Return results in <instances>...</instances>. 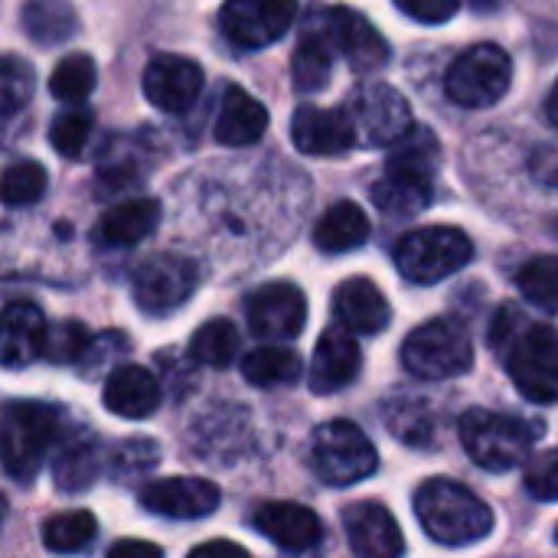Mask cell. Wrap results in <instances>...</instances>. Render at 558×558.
<instances>
[{"label": "cell", "mask_w": 558, "mask_h": 558, "mask_svg": "<svg viewBox=\"0 0 558 558\" xmlns=\"http://www.w3.org/2000/svg\"><path fill=\"white\" fill-rule=\"evenodd\" d=\"M490 347L507 363L513 386L523 399L558 402V330L533 324L520 307H500L490 324Z\"/></svg>", "instance_id": "cell-1"}, {"label": "cell", "mask_w": 558, "mask_h": 558, "mask_svg": "<svg viewBox=\"0 0 558 558\" xmlns=\"http://www.w3.org/2000/svg\"><path fill=\"white\" fill-rule=\"evenodd\" d=\"M415 517L422 530L428 533V539L451 546V549L481 543L494 530L490 507L464 484L445 481V477L425 481L415 490Z\"/></svg>", "instance_id": "cell-2"}, {"label": "cell", "mask_w": 558, "mask_h": 558, "mask_svg": "<svg viewBox=\"0 0 558 558\" xmlns=\"http://www.w3.org/2000/svg\"><path fill=\"white\" fill-rule=\"evenodd\" d=\"M458 428H461V445L471 454V461L494 474H504L523 464L536 438L543 435L539 422L504 415V412H487V409L464 412Z\"/></svg>", "instance_id": "cell-3"}, {"label": "cell", "mask_w": 558, "mask_h": 558, "mask_svg": "<svg viewBox=\"0 0 558 558\" xmlns=\"http://www.w3.org/2000/svg\"><path fill=\"white\" fill-rule=\"evenodd\" d=\"M62 415L43 402H13L0 418V468L16 484H29L59 438Z\"/></svg>", "instance_id": "cell-4"}, {"label": "cell", "mask_w": 558, "mask_h": 558, "mask_svg": "<svg viewBox=\"0 0 558 558\" xmlns=\"http://www.w3.org/2000/svg\"><path fill=\"white\" fill-rule=\"evenodd\" d=\"M402 363L418 379H454L474 366V340L461 320L438 317L415 327L402 343Z\"/></svg>", "instance_id": "cell-5"}, {"label": "cell", "mask_w": 558, "mask_h": 558, "mask_svg": "<svg viewBox=\"0 0 558 558\" xmlns=\"http://www.w3.org/2000/svg\"><path fill=\"white\" fill-rule=\"evenodd\" d=\"M474 258V242L454 226H425L399 239L396 268L412 284H438Z\"/></svg>", "instance_id": "cell-6"}, {"label": "cell", "mask_w": 558, "mask_h": 558, "mask_svg": "<svg viewBox=\"0 0 558 558\" xmlns=\"http://www.w3.org/2000/svg\"><path fill=\"white\" fill-rule=\"evenodd\" d=\"M311 464H314V474L324 484L353 487V484L376 474L379 454H376L373 441L363 435V428H356L347 418H333V422H327V425H320L314 432Z\"/></svg>", "instance_id": "cell-7"}, {"label": "cell", "mask_w": 558, "mask_h": 558, "mask_svg": "<svg viewBox=\"0 0 558 558\" xmlns=\"http://www.w3.org/2000/svg\"><path fill=\"white\" fill-rule=\"evenodd\" d=\"M513 78V62L497 43H477L464 49L448 75H445V92L451 101L464 108H490L497 105Z\"/></svg>", "instance_id": "cell-8"}, {"label": "cell", "mask_w": 558, "mask_h": 558, "mask_svg": "<svg viewBox=\"0 0 558 558\" xmlns=\"http://www.w3.org/2000/svg\"><path fill=\"white\" fill-rule=\"evenodd\" d=\"M343 111L353 124L356 144L366 147H392L415 128L409 101L386 82L356 85Z\"/></svg>", "instance_id": "cell-9"}, {"label": "cell", "mask_w": 558, "mask_h": 558, "mask_svg": "<svg viewBox=\"0 0 558 558\" xmlns=\"http://www.w3.org/2000/svg\"><path fill=\"white\" fill-rule=\"evenodd\" d=\"M199 284V268L183 255H154L134 271V304L147 317H167L180 311Z\"/></svg>", "instance_id": "cell-10"}, {"label": "cell", "mask_w": 558, "mask_h": 558, "mask_svg": "<svg viewBox=\"0 0 558 558\" xmlns=\"http://www.w3.org/2000/svg\"><path fill=\"white\" fill-rule=\"evenodd\" d=\"M294 13V0H226L219 23L226 39L239 49H262L288 33Z\"/></svg>", "instance_id": "cell-11"}, {"label": "cell", "mask_w": 558, "mask_h": 558, "mask_svg": "<svg viewBox=\"0 0 558 558\" xmlns=\"http://www.w3.org/2000/svg\"><path fill=\"white\" fill-rule=\"evenodd\" d=\"M245 317H248V330L258 340L284 343V340H294L304 330V324H307V298L291 281H271V284H262L248 298Z\"/></svg>", "instance_id": "cell-12"}, {"label": "cell", "mask_w": 558, "mask_h": 558, "mask_svg": "<svg viewBox=\"0 0 558 558\" xmlns=\"http://www.w3.org/2000/svg\"><path fill=\"white\" fill-rule=\"evenodd\" d=\"M320 26L333 46V52H340L356 72L369 75V72H379L386 62H389V43L386 36L360 13V10H350V7H330V10H320Z\"/></svg>", "instance_id": "cell-13"}, {"label": "cell", "mask_w": 558, "mask_h": 558, "mask_svg": "<svg viewBox=\"0 0 558 558\" xmlns=\"http://www.w3.org/2000/svg\"><path fill=\"white\" fill-rule=\"evenodd\" d=\"M203 92V69L177 52H160L144 69V95L163 114H183Z\"/></svg>", "instance_id": "cell-14"}, {"label": "cell", "mask_w": 558, "mask_h": 558, "mask_svg": "<svg viewBox=\"0 0 558 558\" xmlns=\"http://www.w3.org/2000/svg\"><path fill=\"white\" fill-rule=\"evenodd\" d=\"M137 500L147 513H157L167 520H203L216 513L222 494L213 481H203V477H163V481L144 484Z\"/></svg>", "instance_id": "cell-15"}, {"label": "cell", "mask_w": 558, "mask_h": 558, "mask_svg": "<svg viewBox=\"0 0 558 558\" xmlns=\"http://www.w3.org/2000/svg\"><path fill=\"white\" fill-rule=\"evenodd\" d=\"M343 530L350 549L360 558H402L405 553V539L396 517L376 500L350 504L343 510Z\"/></svg>", "instance_id": "cell-16"}, {"label": "cell", "mask_w": 558, "mask_h": 558, "mask_svg": "<svg viewBox=\"0 0 558 558\" xmlns=\"http://www.w3.org/2000/svg\"><path fill=\"white\" fill-rule=\"evenodd\" d=\"M363 369V353L360 343L350 330L343 327H327L314 347V360H311V392L317 396H333L340 389H347Z\"/></svg>", "instance_id": "cell-17"}, {"label": "cell", "mask_w": 558, "mask_h": 558, "mask_svg": "<svg viewBox=\"0 0 558 558\" xmlns=\"http://www.w3.org/2000/svg\"><path fill=\"white\" fill-rule=\"evenodd\" d=\"M291 141L307 157H337L356 144L353 124L343 108H314L304 105L294 111Z\"/></svg>", "instance_id": "cell-18"}, {"label": "cell", "mask_w": 558, "mask_h": 558, "mask_svg": "<svg viewBox=\"0 0 558 558\" xmlns=\"http://www.w3.org/2000/svg\"><path fill=\"white\" fill-rule=\"evenodd\" d=\"M252 526L284 553H307L324 539L320 517L311 507L288 504V500L262 504L252 517Z\"/></svg>", "instance_id": "cell-19"}, {"label": "cell", "mask_w": 558, "mask_h": 558, "mask_svg": "<svg viewBox=\"0 0 558 558\" xmlns=\"http://www.w3.org/2000/svg\"><path fill=\"white\" fill-rule=\"evenodd\" d=\"M46 317L29 301H13L0 311V366L26 369L43 356L46 347Z\"/></svg>", "instance_id": "cell-20"}, {"label": "cell", "mask_w": 558, "mask_h": 558, "mask_svg": "<svg viewBox=\"0 0 558 558\" xmlns=\"http://www.w3.org/2000/svg\"><path fill=\"white\" fill-rule=\"evenodd\" d=\"M333 317H337V327L373 337L389 327L392 307L369 278H347L333 291Z\"/></svg>", "instance_id": "cell-21"}, {"label": "cell", "mask_w": 558, "mask_h": 558, "mask_svg": "<svg viewBox=\"0 0 558 558\" xmlns=\"http://www.w3.org/2000/svg\"><path fill=\"white\" fill-rule=\"evenodd\" d=\"M101 402L118 418H150L160 405V379L144 366H118L105 379Z\"/></svg>", "instance_id": "cell-22"}, {"label": "cell", "mask_w": 558, "mask_h": 558, "mask_svg": "<svg viewBox=\"0 0 558 558\" xmlns=\"http://www.w3.org/2000/svg\"><path fill=\"white\" fill-rule=\"evenodd\" d=\"M268 131V111L258 98H252L245 88L229 85L222 92V105L216 114V141L226 147H248L255 141H262V134Z\"/></svg>", "instance_id": "cell-23"}, {"label": "cell", "mask_w": 558, "mask_h": 558, "mask_svg": "<svg viewBox=\"0 0 558 558\" xmlns=\"http://www.w3.org/2000/svg\"><path fill=\"white\" fill-rule=\"evenodd\" d=\"M160 222V203L157 199H124L118 206H111L101 219H98V242L111 245V248H128L144 242Z\"/></svg>", "instance_id": "cell-24"}, {"label": "cell", "mask_w": 558, "mask_h": 558, "mask_svg": "<svg viewBox=\"0 0 558 558\" xmlns=\"http://www.w3.org/2000/svg\"><path fill=\"white\" fill-rule=\"evenodd\" d=\"M441 167V141L432 128H412L399 144H392V154L386 160V173L409 177L422 183H435V173Z\"/></svg>", "instance_id": "cell-25"}, {"label": "cell", "mask_w": 558, "mask_h": 558, "mask_svg": "<svg viewBox=\"0 0 558 558\" xmlns=\"http://www.w3.org/2000/svg\"><path fill=\"white\" fill-rule=\"evenodd\" d=\"M366 239H369V219L350 199L333 203L314 226V245L327 255L353 252V248L366 245Z\"/></svg>", "instance_id": "cell-26"}, {"label": "cell", "mask_w": 558, "mask_h": 558, "mask_svg": "<svg viewBox=\"0 0 558 558\" xmlns=\"http://www.w3.org/2000/svg\"><path fill=\"white\" fill-rule=\"evenodd\" d=\"M330 69H333V46L320 26V16L311 20V26L304 29L294 59H291V75H294V88L304 95L320 92L330 82Z\"/></svg>", "instance_id": "cell-27"}, {"label": "cell", "mask_w": 558, "mask_h": 558, "mask_svg": "<svg viewBox=\"0 0 558 558\" xmlns=\"http://www.w3.org/2000/svg\"><path fill=\"white\" fill-rule=\"evenodd\" d=\"M383 422L409 448H432L435 438H438L435 412H432L428 399H422V396H392V399H386Z\"/></svg>", "instance_id": "cell-28"}, {"label": "cell", "mask_w": 558, "mask_h": 558, "mask_svg": "<svg viewBox=\"0 0 558 558\" xmlns=\"http://www.w3.org/2000/svg\"><path fill=\"white\" fill-rule=\"evenodd\" d=\"M23 29L39 46H59L75 36L78 13L69 0H26L23 3Z\"/></svg>", "instance_id": "cell-29"}, {"label": "cell", "mask_w": 558, "mask_h": 558, "mask_svg": "<svg viewBox=\"0 0 558 558\" xmlns=\"http://www.w3.org/2000/svg\"><path fill=\"white\" fill-rule=\"evenodd\" d=\"M101 474V448L92 438L69 441L56 461H52V481L62 494H82L88 490Z\"/></svg>", "instance_id": "cell-30"}, {"label": "cell", "mask_w": 558, "mask_h": 558, "mask_svg": "<svg viewBox=\"0 0 558 558\" xmlns=\"http://www.w3.org/2000/svg\"><path fill=\"white\" fill-rule=\"evenodd\" d=\"M242 376L245 383L258 389H278V386H294L301 379V356L288 347H258L242 356Z\"/></svg>", "instance_id": "cell-31"}, {"label": "cell", "mask_w": 558, "mask_h": 558, "mask_svg": "<svg viewBox=\"0 0 558 558\" xmlns=\"http://www.w3.org/2000/svg\"><path fill=\"white\" fill-rule=\"evenodd\" d=\"M190 356L209 369H229L239 356V330L226 317H213L190 337Z\"/></svg>", "instance_id": "cell-32"}, {"label": "cell", "mask_w": 558, "mask_h": 558, "mask_svg": "<svg viewBox=\"0 0 558 558\" xmlns=\"http://www.w3.org/2000/svg\"><path fill=\"white\" fill-rule=\"evenodd\" d=\"M432 196H435V183L392 177V173H386L373 186V203L389 216H418L422 209H428Z\"/></svg>", "instance_id": "cell-33"}, {"label": "cell", "mask_w": 558, "mask_h": 558, "mask_svg": "<svg viewBox=\"0 0 558 558\" xmlns=\"http://www.w3.org/2000/svg\"><path fill=\"white\" fill-rule=\"evenodd\" d=\"M98 533V523L88 510H69L43 523V546L56 556L82 553Z\"/></svg>", "instance_id": "cell-34"}, {"label": "cell", "mask_w": 558, "mask_h": 558, "mask_svg": "<svg viewBox=\"0 0 558 558\" xmlns=\"http://www.w3.org/2000/svg\"><path fill=\"white\" fill-rule=\"evenodd\" d=\"M520 294L546 314L558 311V255H536L517 271Z\"/></svg>", "instance_id": "cell-35"}, {"label": "cell", "mask_w": 558, "mask_h": 558, "mask_svg": "<svg viewBox=\"0 0 558 558\" xmlns=\"http://www.w3.org/2000/svg\"><path fill=\"white\" fill-rule=\"evenodd\" d=\"M46 167L36 163V160H16L10 163L3 173H0V203L10 206V209H20V206H33L43 199L46 193Z\"/></svg>", "instance_id": "cell-36"}, {"label": "cell", "mask_w": 558, "mask_h": 558, "mask_svg": "<svg viewBox=\"0 0 558 558\" xmlns=\"http://www.w3.org/2000/svg\"><path fill=\"white\" fill-rule=\"evenodd\" d=\"M95 85H98V69H95V59L85 52L65 56L49 75V92L59 101H85L95 92Z\"/></svg>", "instance_id": "cell-37"}, {"label": "cell", "mask_w": 558, "mask_h": 558, "mask_svg": "<svg viewBox=\"0 0 558 558\" xmlns=\"http://www.w3.org/2000/svg\"><path fill=\"white\" fill-rule=\"evenodd\" d=\"M33 65L20 56H0V118L16 114L33 98Z\"/></svg>", "instance_id": "cell-38"}, {"label": "cell", "mask_w": 558, "mask_h": 558, "mask_svg": "<svg viewBox=\"0 0 558 558\" xmlns=\"http://www.w3.org/2000/svg\"><path fill=\"white\" fill-rule=\"evenodd\" d=\"M88 137H92V114H88L85 108L62 111V114H56L52 124H49V144H52L62 157H69V160H75V157L85 150Z\"/></svg>", "instance_id": "cell-39"}, {"label": "cell", "mask_w": 558, "mask_h": 558, "mask_svg": "<svg viewBox=\"0 0 558 558\" xmlns=\"http://www.w3.org/2000/svg\"><path fill=\"white\" fill-rule=\"evenodd\" d=\"M92 337L78 320H59L46 330V347L43 356L52 363H78L88 350Z\"/></svg>", "instance_id": "cell-40"}, {"label": "cell", "mask_w": 558, "mask_h": 558, "mask_svg": "<svg viewBox=\"0 0 558 558\" xmlns=\"http://www.w3.org/2000/svg\"><path fill=\"white\" fill-rule=\"evenodd\" d=\"M160 461V448L147 438H128L111 451V471L114 477H141L154 471Z\"/></svg>", "instance_id": "cell-41"}, {"label": "cell", "mask_w": 558, "mask_h": 558, "mask_svg": "<svg viewBox=\"0 0 558 558\" xmlns=\"http://www.w3.org/2000/svg\"><path fill=\"white\" fill-rule=\"evenodd\" d=\"M526 494L543 500V504H558V448H549L526 464Z\"/></svg>", "instance_id": "cell-42"}, {"label": "cell", "mask_w": 558, "mask_h": 558, "mask_svg": "<svg viewBox=\"0 0 558 558\" xmlns=\"http://www.w3.org/2000/svg\"><path fill=\"white\" fill-rule=\"evenodd\" d=\"M396 7H399L405 16L418 20V23L438 26V23H448V20L458 13L461 0H396Z\"/></svg>", "instance_id": "cell-43"}, {"label": "cell", "mask_w": 558, "mask_h": 558, "mask_svg": "<svg viewBox=\"0 0 558 558\" xmlns=\"http://www.w3.org/2000/svg\"><path fill=\"white\" fill-rule=\"evenodd\" d=\"M530 170L539 183L558 186V144H543L533 157H530Z\"/></svg>", "instance_id": "cell-44"}, {"label": "cell", "mask_w": 558, "mask_h": 558, "mask_svg": "<svg viewBox=\"0 0 558 558\" xmlns=\"http://www.w3.org/2000/svg\"><path fill=\"white\" fill-rule=\"evenodd\" d=\"M105 558H163V549L144 539H121L108 549Z\"/></svg>", "instance_id": "cell-45"}, {"label": "cell", "mask_w": 558, "mask_h": 558, "mask_svg": "<svg viewBox=\"0 0 558 558\" xmlns=\"http://www.w3.org/2000/svg\"><path fill=\"white\" fill-rule=\"evenodd\" d=\"M190 558H252L239 543H229V539H216V543H206V546H196Z\"/></svg>", "instance_id": "cell-46"}, {"label": "cell", "mask_w": 558, "mask_h": 558, "mask_svg": "<svg viewBox=\"0 0 558 558\" xmlns=\"http://www.w3.org/2000/svg\"><path fill=\"white\" fill-rule=\"evenodd\" d=\"M546 114H549V121L558 128V82L553 85V92H549V101H546Z\"/></svg>", "instance_id": "cell-47"}, {"label": "cell", "mask_w": 558, "mask_h": 558, "mask_svg": "<svg viewBox=\"0 0 558 558\" xmlns=\"http://www.w3.org/2000/svg\"><path fill=\"white\" fill-rule=\"evenodd\" d=\"M3 520H7V500L0 497V530H3Z\"/></svg>", "instance_id": "cell-48"}, {"label": "cell", "mask_w": 558, "mask_h": 558, "mask_svg": "<svg viewBox=\"0 0 558 558\" xmlns=\"http://www.w3.org/2000/svg\"><path fill=\"white\" fill-rule=\"evenodd\" d=\"M556 543H558V530H556Z\"/></svg>", "instance_id": "cell-49"}]
</instances>
